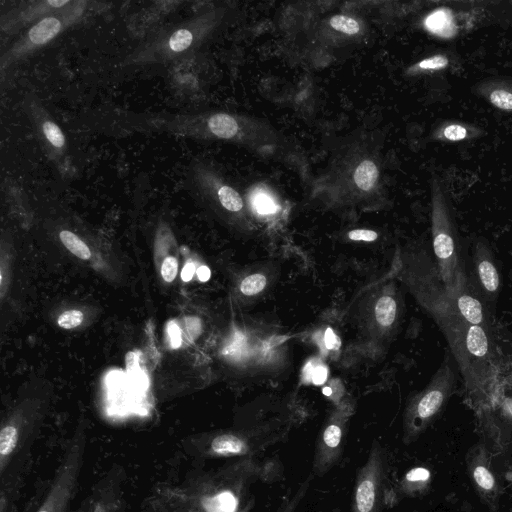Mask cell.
I'll use <instances>...</instances> for the list:
<instances>
[{"label":"cell","mask_w":512,"mask_h":512,"mask_svg":"<svg viewBox=\"0 0 512 512\" xmlns=\"http://www.w3.org/2000/svg\"><path fill=\"white\" fill-rule=\"evenodd\" d=\"M443 334L464 392L472 403L497 406L512 390V334L470 325L455 315L435 321Z\"/></svg>","instance_id":"1"},{"label":"cell","mask_w":512,"mask_h":512,"mask_svg":"<svg viewBox=\"0 0 512 512\" xmlns=\"http://www.w3.org/2000/svg\"><path fill=\"white\" fill-rule=\"evenodd\" d=\"M432 251L447 294L454 286L456 273L466 260L460 243L450 203L441 182L431 184Z\"/></svg>","instance_id":"2"},{"label":"cell","mask_w":512,"mask_h":512,"mask_svg":"<svg viewBox=\"0 0 512 512\" xmlns=\"http://www.w3.org/2000/svg\"><path fill=\"white\" fill-rule=\"evenodd\" d=\"M402 277L421 307L436 321L453 315L436 260L426 248H412L402 258Z\"/></svg>","instance_id":"3"},{"label":"cell","mask_w":512,"mask_h":512,"mask_svg":"<svg viewBox=\"0 0 512 512\" xmlns=\"http://www.w3.org/2000/svg\"><path fill=\"white\" fill-rule=\"evenodd\" d=\"M211 16L200 14L157 33L127 56L123 64L166 63L188 54L209 32L213 24Z\"/></svg>","instance_id":"4"},{"label":"cell","mask_w":512,"mask_h":512,"mask_svg":"<svg viewBox=\"0 0 512 512\" xmlns=\"http://www.w3.org/2000/svg\"><path fill=\"white\" fill-rule=\"evenodd\" d=\"M88 1L73 0L68 7L44 17L30 26L0 58V70L4 72L12 65L35 53L50 43L72 25L78 23L88 10Z\"/></svg>","instance_id":"5"},{"label":"cell","mask_w":512,"mask_h":512,"mask_svg":"<svg viewBox=\"0 0 512 512\" xmlns=\"http://www.w3.org/2000/svg\"><path fill=\"white\" fill-rule=\"evenodd\" d=\"M448 297L453 315L462 321L492 332L507 329L473 286L466 270V260L456 273L454 286Z\"/></svg>","instance_id":"6"},{"label":"cell","mask_w":512,"mask_h":512,"mask_svg":"<svg viewBox=\"0 0 512 512\" xmlns=\"http://www.w3.org/2000/svg\"><path fill=\"white\" fill-rule=\"evenodd\" d=\"M84 450V438L78 435L69 444L52 485L36 512H67L77 488Z\"/></svg>","instance_id":"7"},{"label":"cell","mask_w":512,"mask_h":512,"mask_svg":"<svg viewBox=\"0 0 512 512\" xmlns=\"http://www.w3.org/2000/svg\"><path fill=\"white\" fill-rule=\"evenodd\" d=\"M466 270L478 294L496 312L503 278L495 252L486 239L480 237L474 242Z\"/></svg>","instance_id":"8"},{"label":"cell","mask_w":512,"mask_h":512,"mask_svg":"<svg viewBox=\"0 0 512 512\" xmlns=\"http://www.w3.org/2000/svg\"><path fill=\"white\" fill-rule=\"evenodd\" d=\"M28 112L48 159L54 163L61 174L71 173L67 141L60 126L36 100L31 99L28 102Z\"/></svg>","instance_id":"9"},{"label":"cell","mask_w":512,"mask_h":512,"mask_svg":"<svg viewBox=\"0 0 512 512\" xmlns=\"http://www.w3.org/2000/svg\"><path fill=\"white\" fill-rule=\"evenodd\" d=\"M72 2L73 0H33L17 3L2 13L1 32L13 35L27 26H32L44 17L68 7Z\"/></svg>","instance_id":"10"},{"label":"cell","mask_w":512,"mask_h":512,"mask_svg":"<svg viewBox=\"0 0 512 512\" xmlns=\"http://www.w3.org/2000/svg\"><path fill=\"white\" fill-rule=\"evenodd\" d=\"M382 472L381 455L374 449L357 479L354 512H377Z\"/></svg>","instance_id":"11"},{"label":"cell","mask_w":512,"mask_h":512,"mask_svg":"<svg viewBox=\"0 0 512 512\" xmlns=\"http://www.w3.org/2000/svg\"><path fill=\"white\" fill-rule=\"evenodd\" d=\"M474 92L493 107L512 112V79L489 78L474 86Z\"/></svg>","instance_id":"12"},{"label":"cell","mask_w":512,"mask_h":512,"mask_svg":"<svg viewBox=\"0 0 512 512\" xmlns=\"http://www.w3.org/2000/svg\"><path fill=\"white\" fill-rule=\"evenodd\" d=\"M483 133L481 128L468 123L445 121L434 130L432 138L442 142H460L480 137Z\"/></svg>","instance_id":"13"},{"label":"cell","mask_w":512,"mask_h":512,"mask_svg":"<svg viewBox=\"0 0 512 512\" xmlns=\"http://www.w3.org/2000/svg\"><path fill=\"white\" fill-rule=\"evenodd\" d=\"M199 503L202 512H238L240 497L235 488H223L204 495Z\"/></svg>","instance_id":"14"},{"label":"cell","mask_w":512,"mask_h":512,"mask_svg":"<svg viewBox=\"0 0 512 512\" xmlns=\"http://www.w3.org/2000/svg\"><path fill=\"white\" fill-rule=\"evenodd\" d=\"M210 138L234 139L239 134V124L235 117L227 113H213L208 117Z\"/></svg>","instance_id":"15"},{"label":"cell","mask_w":512,"mask_h":512,"mask_svg":"<svg viewBox=\"0 0 512 512\" xmlns=\"http://www.w3.org/2000/svg\"><path fill=\"white\" fill-rule=\"evenodd\" d=\"M247 450L245 440L234 434L218 435L210 443V451L218 456L243 455Z\"/></svg>","instance_id":"16"},{"label":"cell","mask_w":512,"mask_h":512,"mask_svg":"<svg viewBox=\"0 0 512 512\" xmlns=\"http://www.w3.org/2000/svg\"><path fill=\"white\" fill-rule=\"evenodd\" d=\"M378 168L371 160L362 161L354 172V182L363 191H370L377 182Z\"/></svg>","instance_id":"17"},{"label":"cell","mask_w":512,"mask_h":512,"mask_svg":"<svg viewBox=\"0 0 512 512\" xmlns=\"http://www.w3.org/2000/svg\"><path fill=\"white\" fill-rule=\"evenodd\" d=\"M398 315L397 301L389 295L380 297L375 305V317L377 322L384 327L394 324Z\"/></svg>","instance_id":"18"},{"label":"cell","mask_w":512,"mask_h":512,"mask_svg":"<svg viewBox=\"0 0 512 512\" xmlns=\"http://www.w3.org/2000/svg\"><path fill=\"white\" fill-rule=\"evenodd\" d=\"M64 246L77 257L87 260L91 257L89 247L73 232L63 230L59 234Z\"/></svg>","instance_id":"19"},{"label":"cell","mask_w":512,"mask_h":512,"mask_svg":"<svg viewBox=\"0 0 512 512\" xmlns=\"http://www.w3.org/2000/svg\"><path fill=\"white\" fill-rule=\"evenodd\" d=\"M450 60L445 54H435L425 58L410 68L411 73H419L426 71H439L447 68Z\"/></svg>","instance_id":"20"},{"label":"cell","mask_w":512,"mask_h":512,"mask_svg":"<svg viewBox=\"0 0 512 512\" xmlns=\"http://www.w3.org/2000/svg\"><path fill=\"white\" fill-rule=\"evenodd\" d=\"M266 283L267 280L263 274L255 273L242 280L240 290L244 295H255L265 288Z\"/></svg>","instance_id":"21"},{"label":"cell","mask_w":512,"mask_h":512,"mask_svg":"<svg viewBox=\"0 0 512 512\" xmlns=\"http://www.w3.org/2000/svg\"><path fill=\"white\" fill-rule=\"evenodd\" d=\"M330 25L336 31L349 35L356 34L360 30L359 23L355 19L346 15H336L332 17Z\"/></svg>","instance_id":"22"},{"label":"cell","mask_w":512,"mask_h":512,"mask_svg":"<svg viewBox=\"0 0 512 512\" xmlns=\"http://www.w3.org/2000/svg\"><path fill=\"white\" fill-rule=\"evenodd\" d=\"M83 313L80 310H68L63 312L58 318V325L65 329H72L79 326L83 321Z\"/></svg>","instance_id":"23"},{"label":"cell","mask_w":512,"mask_h":512,"mask_svg":"<svg viewBox=\"0 0 512 512\" xmlns=\"http://www.w3.org/2000/svg\"><path fill=\"white\" fill-rule=\"evenodd\" d=\"M178 270V262L175 257L168 256L164 259L161 266V275L166 282H172Z\"/></svg>","instance_id":"24"},{"label":"cell","mask_w":512,"mask_h":512,"mask_svg":"<svg viewBox=\"0 0 512 512\" xmlns=\"http://www.w3.org/2000/svg\"><path fill=\"white\" fill-rule=\"evenodd\" d=\"M256 210L261 214L273 213L276 210L274 202L265 194H258L254 199Z\"/></svg>","instance_id":"25"},{"label":"cell","mask_w":512,"mask_h":512,"mask_svg":"<svg viewBox=\"0 0 512 512\" xmlns=\"http://www.w3.org/2000/svg\"><path fill=\"white\" fill-rule=\"evenodd\" d=\"M474 478L476 482L484 489H491L494 485V479L492 475L482 466H479L475 469Z\"/></svg>","instance_id":"26"},{"label":"cell","mask_w":512,"mask_h":512,"mask_svg":"<svg viewBox=\"0 0 512 512\" xmlns=\"http://www.w3.org/2000/svg\"><path fill=\"white\" fill-rule=\"evenodd\" d=\"M348 237L354 241H374L378 234L373 230L355 229L348 233Z\"/></svg>","instance_id":"27"},{"label":"cell","mask_w":512,"mask_h":512,"mask_svg":"<svg viewBox=\"0 0 512 512\" xmlns=\"http://www.w3.org/2000/svg\"><path fill=\"white\" fill-rule=\"evenodd\" d=\"M167 332L170 338V344L172 348H179L181 339V330L175 321H170L167 325Z\"/></svg>","instance_id":"28"},{"label":"cell","mask_w":512,"mask_h":512,"mask_svg":"<svg viewBox=\"0 0 512 512\" xmlns=\"http://www.w3.org/2000/svg\"><path fill=\"white\" fill-rule=\"evenodd\" d=\"M327 369L326 367L322 365H318L316 367H313V370L310 375V379L312 382L316 385H321L326 381L327 378Z\"/></svg>","instance_id":"29"},{"label":"cell","mask_w":512,"mask_h":512,"mask_svg":"<svg viewBox=\"0 0 512 512\" xmlns=\"http://www.w3.org/2000/svg\"><path fill=\"white\" fill-rule=\"evenodd\" d=\"M324 339L325 346L327 349L337 350L341 345L340 339L337 337V335L331 328L326 329Z\"/></svg>","instance_id":"30"},{"label":"cell","mask_w":512,"mask_h":512,"mask_svg":"<svg viewBox=\"0 0 512 512\" xmlns=\"http://www.w3.org/2000/svg\"><path fill=\"white\" fill-rule=\"evenodd\" d=\"M430 473L428 470L424 468H415L410 470L407 475L406 479L408 481L414 482V481H425L429 478Z\"/></svg>","instance_id":"31"},{"label":"cell","mask_w":512,"mask_h":512,"mask_svg":"<svg viewBox=\"0 0 512 512\" xmlns=\"http://www.w3.org/2000/svg\"><path fill=\"white\" fill-rule=\"evenodd\" d=\"M196 271L194 263L188 262L185 264L181 271V278L183 281L188 282L192 279Z\"/></svg>","instance_id":"32"},{"label":"cell","mask_w":512,"mask_h":512,"mask_svg":"<svg viewBox=\"0 0 512 512\" xmlns=\"http://www.w3.org/2000/svg\"><path fill=\"white\" fill-rule=\"evenodd\" d=\"M126 364L129 371H133L138 367V356L135 352H129L126 355Z\"/></svg>","instance_id":"33"},{"label":"cell","mask_w":512,"mask_h":512,"mask_svg":"<svg viewBox=\"0 0 512 512\" xmlns=\"http://www.w3.org/2000/svg\"><path fill=\"white\" fill-rule=\"evenodd\" d=\"M196 273H197L199 280L202 282L208 281L211 276L210 269L204 265L197 268Z\"/></svg>","instance_id":"34"},{"label":"cell","mask_w":512,"mask_h":512,"mask_svg":"<svg viewBox=\"0 0 512 512\" xmlns=\"http://www.w3.org/2000/svg\"><path fill=\"white\" fill-rule=\"evenodd\" d=\"M323 393L327 396L331 395L332 391L329 387L323 389Z\"/></svg>","instance_id":"35"}]
</instances>
